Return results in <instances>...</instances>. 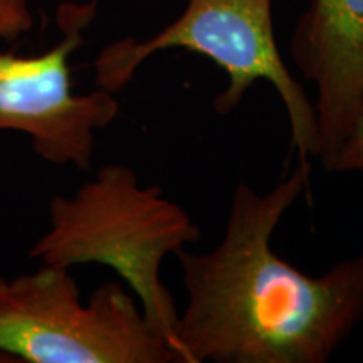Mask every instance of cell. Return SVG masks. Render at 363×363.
<instances>
[{"label":"cell","instance_id":"7","mask_svg":"<svg viewBox=\"0 0 363 363\" xmlns=\"http://www.w3.org/2000/svg\"><path fill=\"white\" fill-rule=\"evenodd\" d=\"M29 0H0V40H13L33 29Z\"/></svg>","mask_w":363,"mask_h":363},{"label":"cell","instance_id":"4","mask_svg":"<svg viewBox=\"0 0 363 363\" xmlns=\"http://www.w3.org/2000/svg\"><path fill=\"white\" fill-rule=\"evenodd\" d=\"M180 363L138 299L108 281L81 299L69 267L0 276V363Z\"/></svg>","mask_w":363,"mask_h":363},{"label":"cell","instance_id":"3","mask_svg":"<svg viewBox=\"0 0 363 363\" xmlns=\"http://www.w3.org/2000/svg\"><path fill=\"white\" fill-rule=\"evenodd\" d=\"M185 49L202 54L227 76L212 101L219 116L230 115L257 81L276 89L288 115L291 148L310 165L321 152L315 104L286 67L272 26V0H187L179 19L150 39L125 38L103 49L94 61V83L120 93L153 54Z\"/></svg>","mask_w":363,"mask_h":363},{"label":"cell","instance_id":"6","mask_svg":"<svg viewBox=\"0 0 363 363\" xmlns=\"http://www.w3.org/2000/svg\"><path fill=\"white\" fill-rule=\"evenodd\" d=\"M289 54L316 88L318 160L328 170L363 111V0H310Z\"/></svg>","mask_w":363,"mask_h":363},{"label":"cell","instance_id":"8","mask_svg":"<svg viewBox=\"0 0 363 363\" xmlns=\"http://www.w3.org/2000/svg\"><path fill=\"white\" fill-rule=\"evenodd\" d=\"M328 172H360L363 174V111L353 125L337 155L331 162Z\"/></svg>","mask_w":363,"mask_h":363},{"label":"cell","instance_id":"2","mask_svg":"<svg viewBox=\"0 0 363 363\" xmlns=\"http://www.w3.org/2000/svg\"><path fill=\"white\" fill-rule=\"evenodd\" d=\"M48 217V230L29 249V257L69 269L111 267L133 291L148 323L175 350L179 311L162 281V264L201 240L189 212L157 185L143 187L131 167L106 163L76 192L52 195Z\"/></svg>","mask_w":363,"mask_h":363},{"label":"cell","instance_id":"5","mask_svg":"<svg viewBox=\"0 0 363 363\" xmlns=\"http://www.w3.org/2000/svg\"><path fill=\"white\" fill-rule=\"evenodd\" d=\"M98 2L59 7L62 38L49 51L38 56L0 51V131L24 133L43 160L81 172L93 165L96 131L120 113L116 94L99 88L78 94L72 86L71 56L83 45Z\"/></svg>","mask_w":363,"mask_h":363},{"label":"cell","instance_id":"1","mask_svg":"<svg viewBox=\"0 0 363 363\" xmlns=\"http://www.w3.org/2000/svg\"><path fill=\"white\" fill-rule=\"evenodd\" d=\"M298 163L267 192L235 185L220 242L175 252L187 294L175 328L182 363H326L363 321V249L311 276L272 235L310 187Z\"/></svg>","mask_w":363,"mask_h":363}]
</instances>
